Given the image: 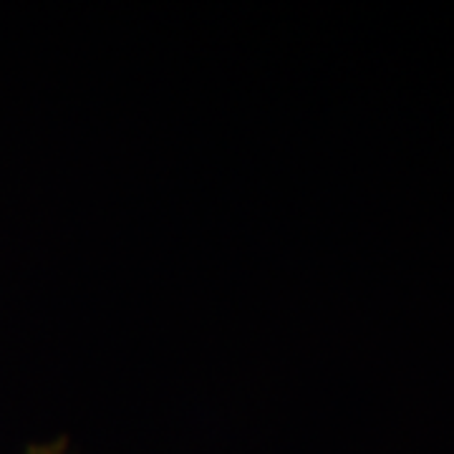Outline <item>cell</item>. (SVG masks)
I'll return each mask as SVG.
<instances>
[]
</instances>
